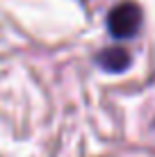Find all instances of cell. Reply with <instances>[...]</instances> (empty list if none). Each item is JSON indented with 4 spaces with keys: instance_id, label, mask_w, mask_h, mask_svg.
Listing matches in <instances>:
<instances>
[{
    "instance_id": "obj_1",
    "label": "cell",
    "mask_w": 155,
    "mask_h": 157,
    "mask_svg": "<svg viewBox=\"0 0 155 157\" xmlns=\"http://www.w3.org/2000/svg\"><path fill=\"white\" fill-rule=\"evenodd\" d=\"M141 28V9L135 2H121L107 16V30L116 39H130Z\"/></svg>"
},
{
    "instance_id": "obj_2",
    "label": "cell",
    "mask_w": 155,
    "mask_h": 157,
    "mask_svg": "<svg viewBox=\"0 0 155 157\" xmlns=\"http://www.w3.org/2000/svg\"><path fill=\"white\" fill-rule=\"evenodd\" d=\"M96 62H98V66H103L110 73H121L130 66V55L123 48H107L96 57Z\"/></svg>"
}]
</instances>
